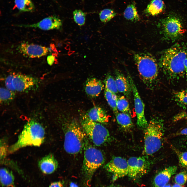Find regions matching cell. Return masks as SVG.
<instances>
[{
  "mask_svg": "<svg viewBox=\"0 0 187 187\" xmlns=\"http://www.w3.org/2000/svg\"><path fill=\"white\" fill-rule=\"evenodd\" d=\"M187 57V47L183 44H176L163 52L159 65L169 78L178 79L185 74L184 62Z\"/></svg>",
  "mask_w": 187,
  "mask_h": 187,
  "instance_id": "1",
  "label": "cell"
},
{
  "mask_svg": "<svg viewBox=\"0 0 187 187\" xmlns=\"http://www.w3.org/2000/svg\"><path fill=\"white\" fill-rule=\"evenodd\" d=\"M45 132L42 126L37 121L32 119L24 125L15 143L8 149L12 153L20 149L28 146H39L44 142Z\"/></svg>",
  "mask_w": 187,
  "mask_h": 187,
  "instance_id": "2",
  "label": "cell"
},
{
  "mask_svg": "<svg viewBox=\"0 0 187 187\" xmlns=\"http://www.w3.org/2000/svg\"><path fill=\"white\" fill-rule=\"evenodd\" d=\"M133 57L140 78L148 88L152 89L158 74V63L155 58L147 52L135 53Z\"/></svg>",
  "mask_w": 187,
  "mask_h": 187,
  "instance_id": "3",
  "label": "cell"
},
{
  "mask_svg": "<svg viewBox=\"0 0 187 187\" xmlns=\"http://www.w3.org/2000/svg\"><path fill=\"white\" fill-rule=\"evenodd\" d=\"M64 125V149L68 153L76 155L80 153L84 146L86 134L81 125L72 120Z\"/></svg>",
  "mask_w": 187,
  "mask_h": 187,
  "instance_id": "4",
  "label": "cell"
},
{
  "mask_svg": "<svg viewBox=\"0 0 187 187\" xmlns=\"http://www.w3.org/2000/svg\"><path fill=\"white\" fill-rule=\"evenodd\" d=\"M144 139V152L151 155L157 151L162 147L164 134V124L159 118L151 119L145 128Z\"/></svg>",
  "mask_w": 187,
  "mask_h": 187,
  "instance_id": "5",
  "label": "cell"
},
{
  "mask_svg": "<svg viewBox=\"0 0 187 187\" xmlns=\"http://www.w3.org/2000/svg\"><path fill=\"white\" fill-rule=\"evenodd\" d=\"M85 147L82 172L90 182L96 171L104 163L105 158L102 151L90 144Z\"/></svg>",
  "mask_w": 187,
  "mask_h": 187,
  "instance_id": "6",
  "label": "cell"
},
{
  "mask_svg": "<svg viewBox=\"0 0 187 187\" xmlns=\"http://www.w3.org/2000/svg\"><path fill=\"white\" fill-rule=\"evenodd\" d=\"M81 125L86 135L96 146L104 145L110 141L109 132L102 124L91 121L85 115L82 118Z\"/></svg>",
  "mask_w": 187,
  "mask_h": 187,
  "instance_id": "7",
  "label": "cell"
},
{
  "mask_svg": "<svg viewBox=\"0 0 187 187\" xmlns=\"http://www.w3.org/2000/svg\"><path fill=\"white\" fill-rule=\"evenodd\" d=\"M40 82L37 78L29 75L13 73L7 76L4 83L6 88L15 92H27L37 89Z\"/></svg>",
  "mask_w": 187,
  "mask_h": 187,
  "instance_id": "8",
  "label": "cell"
},
{
  "mask_svg": "<svg viewBox=\"0 0 187 187\" xmlns=\"http://www.w3.org/2000/svg\"><path fill=\"white\" fill-rule=\"evenodd\" d=\"M160 23L162 34L164 38L169 41L176 40L186 31L180 19L174 15H169L162 19Z\"/></svg>",
  "mask_w": 187,
  "mask_h": 187,
  "instance_id": "9",
  "label": "cell"
},
{
  "mask_svg": "<svg viewBox=\"0 0 187 187\" xmlns=\"http://www.w3.org/2000/svg\"><path fill=\"white\" fill-rule=\"evenodd\" d=\"M133 92L135 112L137 118V124L139 128L145 129L148 123L144 114L145 105L139 95L138 90L132 78L129 75L128 77Z\"/></svg>",
  "mask_w": 187,
  "mask_h": 187,
  "instance_id": "10",
  "label": "cell"
},
{
  "mask_svg": "<svg viewBox=\"0 0 187 187\" xmlns=\"http://www.w3.org/2000/svg\"><path fill=\"white\" fill-rule=\"evenodd\" d=\"M128 166V176L130 178L136 179L145 174L149 166L148 162L144 157H132L127 160Z\"/></svg>",
  "mask_w": 187,
  "mask_h": 187,
  "instance_id": "11",
  "label": "cell"
},
{
  "mask_svg": "<svg viewBox=\"0 0 187 187\" xmlns=\"http://www.w3.org/2000/svg\"><path fill=\"white\" fill-rule=\"evenodd\" d=\"M104 168L112 173L114 180L128 175L127 161L119 156L113 157L105 166Z\"/></svg>",
  "mask_w": 187,
  "mask_h": 187,
  "instance_id": "12",
  "label": "cell"
},
{
  "mask_svg": "<svg viewBox=\"0 0 187 187\" xmlns=\"http://www.w3.org/2000/svg\"><path fill=\"white\" fill-rule=\"evenodd\" d=\"M17 50L23 55L30 58H39L51 52L48 47L27 43H21L18 46Z\"/></svg>",
  "mask_w": 187,
  "mask_h": 187,
  "instance_id": "13",
  "label": "cell"
},
{
  "mask_svg": "<svg viewBox=\"0 0 187 187\" xmlns=\"http://www.w3.org/2000/svg\"><path fill=\"white\" fill-rule=\"evenodd\" d=\"M62 22L59 17L53 15L46 17L40 21L33 24H21L18 26L38 28L44 30L59 29L62 27Z\"/></svg>",
  "mask_w": 187,
  "mask_h": 187,
  "instance_id": "14",
  "label": "cell"
},
{
  "mask_svg": "<svg viewBox=\"0 0 187 187\" xmlns=\"http://www.w3.org/2000/svg\"><path fill=\"white\" fill-rule=\"evenodd\" d=\"M41 171L46 174H51L57 169L58 163L53 155L49 154L41 159L38 163Z\"/></svg>",
  "mask_w": 187,
  "mask_h": 187,
  "instance_id": "15",
  "label": "cell"
},
{
  "mask_svg": "<svg viewBox=\"0 0 187 187\" xmlns=\"http://www.w3.org/2000/svg\"><path fill=\"white\" fill-rule=\"evenodd\" d=\"M177 167L174 166L166 168L158 173L155 177L153 185L154 187H162L168 182L171 176L175 174Z\"/></svg>",
  "mask_w": 187,
  "mask_h": 187,
  "instance_id": "16",
  "label": "cell"
},
{
  "mask_svg": "<svg viewBox=\"0 0 187 187\" xmlns=\"http://www.w3.org/2000/svg\"><path fill=\"white\" fill-rule=\"evenodd\" d=\"M115 80L118 91L123 94L127 98H130L132 91L129 79L118 70L115 71Z\"/></svg>",
  "mask_w": 187,
  "mask_h": 187,
  "instance_id": "17",
  "label": "cell"
},
{
  "mask_svg": "<svg viewBox=\"0 0 187 187\" xmlns=\"http://www.w3.org/2000/svg\"><path fill=\"white\" fill-rule=\"evenodd\" d=\"M103 87V84L100 80L92 78L88 79L86 81L85 90L88 95L94 97L98 96Z\"/></svg>",
  "mask_w": 187,
  "mask_h": 187,
  "instance_id": "18",
  "label": "cell"
},
{
  "mask_svg": "<svg viewBox=\"0 0 187 187\" xmlns=\"http://www.w3.org/2000/svg\"><path fill=\"white\" fill-rule=\"evenodd\" d=\"M90 120L101 124H105L109 121L105 111L99 106H94L89 110L86 115Z\"/></svg>",
  "mask_w": 187,
  "mask_h": 187,
  "instance_id": "19",
  "label": "cell"
},
{
  "mask_svg": "<svg viewBox=\"0 0 187 187\" xmlns=\"http://www.w3.org/2000/svg\"><path fill=\"white\" fill-rule=\"evenodd\" d=\"M164 9V3L162 0H152L144 12L147 15L155 16L162 12Z\"/></svg>",
  "mask_w": 187,
  "mask_h": 187,
  "instance_id": "20",
  "label": "cell"
},
{
  "mask_svg": "<svg viewBox=\"0 0 187 187\" xmlns=\"http://www.w3.org/2000/svg\"><path fill=\"white\" fill-rule=\"evenodd\" d=\"M14 179L12 171L4 168L1 169L0 183L3 187H15L14 184Z\"/></svg>",
  "mask_w": 187,
  "mask_h": 187,
  "instance_id": "21",
  "label": "cell"
},
{
  "mask_svg": "<svg viewBox=\"0 0 187 187\" xmlns=\"http://www.w3.org/2000/svg\"><path fill=\"white\" fill-rule=\"evenodd\" d=\"M123 15L126 19L132 22H136L140 19L135 4L133 3L127 6L124 12Z\"/></svg>",
  "mask_w": 187,
  "mask_h": 187,
  "instance_id": "22",
  "label": "cell"
},
{
  "mask_svg": "<svg viewBox=\"0 0 187 187\" xmlns=\"http://www.w3.org/2000/svg\"><path fill=\"white\" fill-rule=\"evenodd\" d=\"M115 116L117 122L123 128L127 130L132 127L133 124L131 119L128 113H118Z\"/></svg>",
  "mask_w": 187,
  "mask_h": 187,
  "instance_id": "23",
  "label": "cell"
},
{
  "mask_svg": "<svg viewBox=\"0 0 187 187\" xmlns=\"http://www.w3.org/2000/svg\"><path fill=\"white\" fill-rule=\"evenodd\" d=\"M15 92L6 88L1 87L0 91V103L1 104H7L15 99Z\"/></svg>",
  "mask_w": 187,
  "mask_h": 187,
  "instance_id": "24",
  "label": "cell"
},
{
  "mask_svg": "<svg viewBox=\"0 0 187 187\" xmlns=\"http://www.w3.org/2000/svg\"><path fill=\"white\" fill-rule=\"evenodd\" d=\"M14 3L16 7L21 12H31L35 9L31 0H14Z\"/></svg>",
  "mask_w": 187,
  "mask_h": 187,
  "instance_id": "25",
  "label": "cell"
},
{
  "mask_svg": "<svg viewBox=\"0 0 187 187\" xmlns=\"http://www.w3.org/2000/svg\"><path fill=\"white\" fill-rule=\"evenodd\" d=\"M104 95L108 104L116 115L118 113L117 106L118 98L116 94L105 89Z\"/></svg>",
  "mask_w": 187,
  "mask_h": 187,
  "instance_id": "26",
  "label": "cell"
},
{
  "mask_svg": "<svg viewBox=\"0 0 187 187\" xmlns=\"http://www.w3.org/2000/svg\"><path fill=\"white\" fill-rule=\"evenodd\" d=\"M104 82L105 89L116 94L118 93L115 79L112 75L109 74L107 75Z\"/></svg>",
  "mask_w": 187,
  "mask_h": 187,
  "instance_id": "27",
  "label": "cell"
},
{
  "mask_svg": "<svg viewBox=\"0 0 187 187\" xmlns=\"http://www.w3.org/2000/svg\"><path fill=\"white\" fill-rule=\"evenodd\" d=\"M116 13L113 9H105L101 10L99 14L100 19L102 22L109 21L116 16Z\"/></svg>",
  "mask_w": 187,
  "mask_h": 187,
  "instance_id": "28",
  "label": "cell"
},
{
  "mask_svg": "<svg viewBox=\"0 0 187 187\" xmlns=\"http://www.w3.org/2000/svg\"><path fill=\"white\" fill-rule=\"evenodd\" d=\"M175 101L180 106L183 107L187 105V88L175 93Z\"/></svg>",
  "mask_w": 187,
  "mask_h": 187,
  "instance_id": "29",
  "label": "cell"
},
{
  "mask_svg": "<svg viewBox=\"0 0 187 187\" xmlns=\"http://www.w3.org/2000/svg\"><path fill=\"white\" fill-rule=\"evenodd\" d=\"M117 106L118 110L121 112L128 114L130 112L128 102L124 96H121L118 98Z\"/></svg>",
  "mask_w": 187,
  "mask_h": 187,
  "instance_id": "30",
  "label": "cell"
},
{
  "mask_svg": "<svg viewBox=\"0 0 187 187\" xmlns=\"http://www.w3.org/2000/svg\"><path fill=\"white\" fill-rule=\"evenodd\" d=\"M73 18L75 22L80 26L84 25L85 22L86 14L80 10L76 9L73 12Z\"/></svg>",
  "mask_w": 187,
  "mask_h": 187,
  "instance_id": "31",
  "label": "cell"
},
{
  "mask_svg": "<svg viewBox=\"0 0 187 187\" xmlns=\"http://www.w3.org/2000/svg\"><path fill=\"white\" fill-rule=\"evenodd\" d=\"M175 182L180 185H184L187 181V172L182 171L176 176L175 178Z\"/></svg>",
  "mask_w": 187,
  "mask_h": 187,
  "instance_id": "32",
  "label": "cell"
},
{
  "mask_svg": "<svg viewBox=\"0 0 187 187\" xmlns=\"http://www.w3.org/2000/svg\"><path fill=\"white\" fill-rule=\"evenodd\" d=\"M178 158L179 162L183 167L187 168V151L181 152L175 151Z\"/></svg>",
  "mask_w": 187,
  "mask_h": 187,
  "instance_id": "33",
  "label": "cell"
},
{
  "mask_svg": "<svg viewBox=\"0 0 187 187\" xmlns=\"http://www.w3.org/2000/svg\"><path fill=\"white\" fill-rule=\"evenodd\" d=\"M7 146L6 143L3 139L1 141V161H3L6 156L7 151Z\"/></svg>",
  "mask_w": 187,
  "mask_h": 187,
  "instance_id": "34",
  "label": "cell"
},
{
  "mask_svg": "<svg viewBox=\"0 0 187 187\" xmlns=\"http://www.w3.org/2000/svg\"><path fill=\"white\" fill-rule=\"evenodd\" d=\"M64 182L62 181L55 182L51 183L49 187H63Z\"/></svg>",
  "mask_w": 187,
  "mask_h": 187,
  "instance_id": "35",
  "label": "cell"
},
{
  "mask_svg": "<svg viewBox=\"0 0 187 187\" xmlns=\"http://www.w3.org/2000/svg\"><path fill=\"white\" fill-rule=\"evenodd\" d=\"M55 59V57L52 55L48 56L47 58V61L48 64L51 65L53 64Z\"/></svg>",
  "mask_w": 187,
  "mask_h": 187,
  "instance_id": "36",
  "label": "cell"
},
{
  "mask_svg": "<svg viewBox=\"0 0 187 187\" xmlns=\"http://www.w3.org/2000/svg\"><path fill=\"white\" fill-rule=\"evenodd\" d=\"M179 135H187V128L181 130L178 133Z\"/></svg>",
  "mask_w": 187,
  "mask_h": 187,
  "instance_id": "37",
  "label": "cell"
},
{
  "mask_svg": "<svg viewBox=\"0 0 187 187\" xmlns=\"http://www.w3.org/2000/svg\"><path fill=\"white\" fill-rule=\"evenodd\" d=\"M184 66L185 74L187 77V57L184 61Z\"/></svg>",
  "mask_w": 187,
  "mask_h": 187,
  "instance_id": "38",
  "label": "cell"
},
{
  "mask_svg": "<svg viewBox=\"0 0 187 187\" xmlns=\"http://www.w3.org/2000/svg\"><path fill=\"white\" fill-rule=\"evenodd\" d=\"M69 187H78V186L76 183L73 182H71L70 183Z\"/></svg>",
  "mask_w": 187,
  "mask_h": 187,
  "instance_id": "39",
  "label": "cell"
},
{
  "mask_svg": "<svg viewBox=\"0 0 187 187\" xmlns=\"http://www.w3.org/2000/svg\"><path fill=\"white\" fill-rule=\"evenodd\" d=\"M172 187H183L182 186H181L180 185L178 184H175L172 186Z\"/></svg>",
  "mask_w": 187,
  "mask_h": 187,
  "instance_id": "40",
  "label": "cell"
},
{
  "mask_svg": "<svg viewBox=\"0 0 187 187\" xmlns=\"http://www.w3.org/2000/svg\"><path fill=\"white\" fill-rule=\"evenodd\" d=\"M162 187H171L169 185H165L163 186Z\"/></svg>",
  "mask_w": 187,
  "mask_h": 187,
  "instance_id": "41",
  "label": "cell"
},
{
  "mask_svg": "<svg viewBox=\"0 0 187 187\" xmlns=\"http://www.w3.org/2000/svg\"><path fill=\"white\" fill-rule=\"evenodd\" d=\"M186 145H187V142H186Z\"/></svg>",
  "mask_w": 187,
  "mask_h": 187,
  "instance_id": "42",
  "label": "cell"
},
{
  "mask_svg": "<svg viewBox=\"0 0 187 187\" xmlns=\"http://www.w3.org/2000/svg\"></svg>",
  "mask_w": 187,
  "mask_h": 187,
  "instance_id": "43",
  "label": "cell"
}]
</instances>
